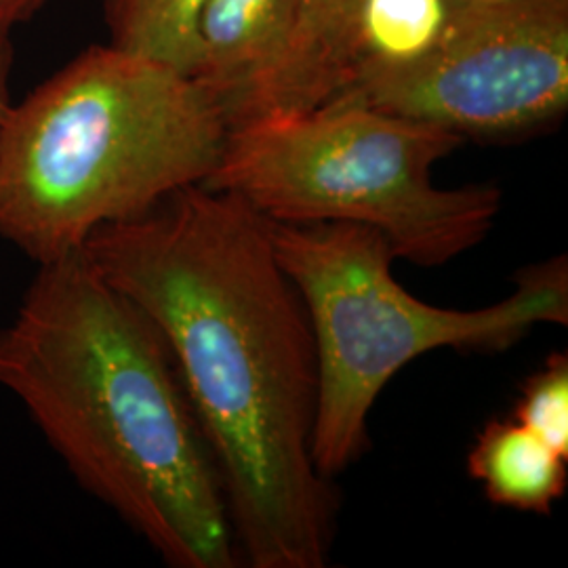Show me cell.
<instances>
[{"instance_id": "14", "label": "cell", "mask_w": 568, "mask_h": 568, "mask_svg": "<svg viewBox=\"0 0 568 568\" xmlns=\"http://www.w3.org/2000/svg\"><path fill=\"white\" fill-rule=\"evenodd\" d=\"M11 68H13V44L11 37H0V133L4 121L11 110V89H9V79H11Z\"/></svg>"}, {"instance_id": "2", "label": "cell", "mask_w": 568, "mask_h": 568, "mask_svg": "<svg viewBox=\"0 0 568 568\" xmlns=\"http://www.w3.org/2000/svg\"><path fill=\"white\" fill-rule=\"evenodd\" d=\"M0 386L169 567L239 565L224 483L163 333L84 251L39 265L0 328Z\"/></svg>"}, {"instance_id": "8", "label": "cell", "mask_w": 568, "mask_h": 568, "mask_svg": "<svg viewBox=\"0 0 568 568\" xmlns=\"http://www.w3.org/2000/svg\"><path fill=\"white\" fill-rule=\"evenodd\" d=\"M363 2L302 0L283 63L234 124L276 112H302L337 98L354 70V39Z\"/></svg>"}, {"instance_id": "7", "label": "cell", "mask_w": 568, "mask_h": 568, "mask_svg": "<svg viewBox=\"0 0 568 568\" xmlns=\"http://www.w3.org/2000/svg\"><path fill=\"white\" fill-rule=\"evenodd\" d=\"M302 0H206L194 79L222 102L230 126L283 63Z\"/></svg>"}, {"instance_id": "15", "label": "cell", "mask_w": 568, "mask_h": 568, "mask_svg": "<svg viewBox=\"0 0 568 568\" xmlns=\"http://www.w3.org/2000/svg\"><path fill=\"white\" fill-rule=\"evenodd\" d=\"M453 2H462V0H453Z\"/></svg>"}, {"instance_id": "13", "label": "cell", "mask_w": 568, "mask_h": 568, "mask_svg": "<svg viewBox=\"0 0 568 568\" xmlns=\"http://www.w3.org/2000/svg\"><path fill=\"white\" fill-rule=\"evenodd\" d=\"M49 0H0V37H11V32L32 20Z\"/></svg>"}, {"instance_id": "6", "label": "cell", "mask_w": 568, "mask_h": 568, "mask_svg": "<svg viewBox=\"0 0 568 568\" xmlns=\"http://www.w3.org/2000/svg\"><path fill=\"white\" fill-rule=\"evenodd\" d=\"M337 98L426 122L464 142L539 135L568 110V0L453 2L426 55L358 70Z\"/></svg>"}, {"instance_id": "3", "label": "cell", "mask_w": 568, "mask_h": 568, "mask_svg": "<svg viewBox=\"0 0 568 568\" xmlns=\"http://www.w3.org/2000/svg\"><path fill=\"white\" fill-rule=\"evenodd\" d=\"M230 122L203 82L95 44L13 103L0 133V239L37 264L82 251L211 180Z\"/></svg>"}, {"instance_id": "10", "label": "cell", "mask_w": 568, "mask_h": 568, "mask_svg": "<svg viewBox=\"0 0 568 568\" xmlns=\"http://www.w3.org/2000/svg\"><path fill=\"white\" fill-rule=\"evenodd\" d=\"M204 4L206 0H103L110 44L194 77Z\"/></svg>"}, {"instance_id": "11", "label": "cell", "mask_w": 568, "mask_h": 568, "mask_svg": "<svg viewBox=\"0 0 568 568\" xmlns=\"http://www.w3.org/2000/svg\"><path fill=\"white\" fill-rule=\"evenodd\" d=\"M450 9L453 0H365L352 77L365 68H394L426 55L443 34Z\"/></svg>"}, {"instance_id": "12", "label": "cell", "mask_w": 568, "mask_h": 568, "mask_svg": "<svg viewBox=\"0 0 568 568\" xmlns=\"http://www.w3.org/2000/svg\"><path fill=\"white\" fill-rule=\"evenodd\" d=\"M514 419L568 457V356L551 354L535 371L516 400Z\"/></svg>"}, {"instance_id": "4", "label": "cell", "mask_w": 568, "mask_h": 568, "mask_svg": "<svg viewBox=\"0 0 568 568\" xmlns=\"http://www.w3.org/2000/svg\"><path fill=\"white\" fill-rule=\"evenodd\" d=\"M462 143L445 129L335 98L232 124L204 185L241 196L272 222L368 225L396 260L438 267L483 243L501 211L493 183L432 180Z\"/></svg>"}, {"instance_id": "1", "label": "cell", "mask_w": 568, "mask_h": 568, "mask_svg": "<svg viewBox=\"0 0 568 568\" xmlns=\"http://www.w3.org/2000/svg\"><path fill=\"white\" fill-rule=\"evenodd\" d=\"M159 326L224 483L241 560L325 568L335 495L314 464L318 356L270 220L190 185L82 246Z\"/></svg>"}, {"instance_id": "9", "label": "cell", "mask_w": 568, "mask_h": 568, "mask_svg": "<svg viewBox=\"0 0 568 568\" xmlns=\"http://www.w3.org/2000/svg\"><path fill=\"white\" fill-rule=\"evenodd\" d=\"M568 457L511 419H493L467 453V471L493 506L549 514L568 487Z\"/></svg>"}, {"instance_id": "5", "label": "cell", "mask_w": 568, "mask_h": 568, "mask_svg": "<svg viewBox=\"0 0 568 568\" xmlns=\"http://www.w3.org/2000/svg\"><path fill=\"white\" fill-rule=\"evenodd\" d=\"M270 232L314 333L318 410L312 455L328 480L363 457L373 406L413 361L445 347L499 352L535 326L568 323L567 257L528 267L497 304L450 310L417 300L394 278L396 255L368 225L270 220Z\"/></svg>"}]
</instances>
